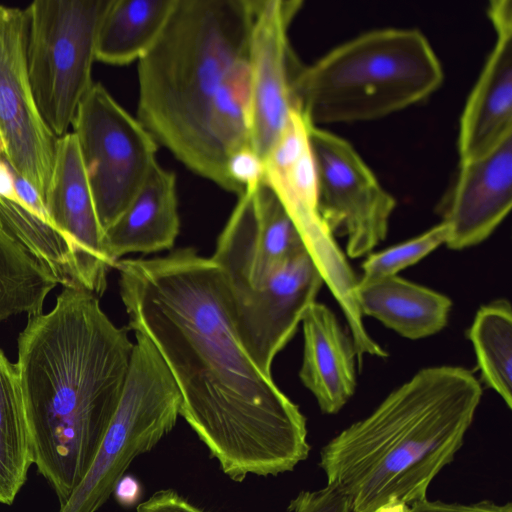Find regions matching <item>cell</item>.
Wrapping results in <instances>:
<instances>
[{
  "label": "cell",
  "mask_w": 512,
  "mask_h": 512,
  "mask_svg": "<svg viewBox=\"0 0 512 512\" xmlns=\"http://www.w3.org/2000/svg\"><path fill=\"white\" fill-rule=\"evenodd\" d=\"M301 323L304 346L299 377L322 413L336 414L356 390L358 358L354 343L333 311L317 301Z\"/></svg>",
  "instance_id": "17"
},
{
  "label": "cell",
  "mask_w": 512,
  "mask_h": 512,
  "mask_svg": "<svg viewBox=\"0 0 512 512\" xmlns=\"http://www.w3.org/2000/svg\"><path fill=\"white\" fill-rule=\"evenodd\" d=\"M488 14L497 40L460 118V161L478 158L512 135L511 1H492Z\"/></svg>",
  "instance_id": "15"
},
{
  "label": "cell",
  "mask_w": 512,
  "mask_h": 512,
  "mask_svg": "<svg viewBox=\"0 0 512 512\" xmlns=\"http://www.w3.org/2000/svg\"><path fill=\"white\" fill-rule=\"evenodd\" d=\"M512 206V135L488 153L460 161L457 177L439 205L449 227L446 246L462 250L486 240Z\"/></svg>",
  "instance_id": "14"
},
{
  "label": "cell",
  "mask_w": 512,
  "mask_h": 512,
  "mask_svg": "<svg viewBox=\"0 0 512 512\" xmlns=\"http://www.w3.org/2000/svg\"><path fill=\"white\" fill-rule=\"evenodd\" d=\"M481 397L480 382L463 367L418 371L322 447L327 483L346 495L352 512H402L425 499L453 461Z\"/></svg>",
  "instance_id": "3"
},
{
  "label": "cell",
  "mask_w": 512,
  "mask_h": 512,
  "mask_svg": "<svg viewBox=\"0 0 512 512\" xmlns=\"http://www.w3.org/2000/svg\"><path fill=\"white\" fill-rule=\"evenodd\" d=\"M179 228L176 175L158 163L126 210L105 230L104 244L116 263L128 253L172 248Z\"/></svg>",
  "instance_id": "18"
},
{
  "label": "cell",
  "mask_w": 512,
  "mask_h": 512,
  "mask_svg": "<svg viewBox=\"0 0 512 512\" xmlns=\"http://www.w3.org/2000/svg\"><path fill=\"white\" fill-rule=\"evenodd\" d=\"M289 512H352L346 495L334 484L301 491L288 505Z\"/></svg>",
  "instance_id": "28"
},
{
  "label": "cell",
  "mask_w": 512,
  "mask_h": 512,
  "mask_svg": "<svg viewBox=\"0 0 512 512\" xmlns=\"http://www.w3.org/2000/svg\"><path fill=\"white\" fill-rule=\"evenodd\" d=\"M468 337L481 379L512 408V310L505 299L479 308Z\"/></svg>",
  "instance_id": "23"
},
{
  "label": "cell",
  "mask_w": 512,
  "mask_h": 512,
  "mask_svg": "<svg viewBox=\"0 0 512 512\" xmlns=\"http://www.w3.org/2000/svg\"><path fill=\"white\" fill-rule=\"evenodd\" d=\"M177 0H111L97 33L96 61L127 65L153 46Z\"/></svg>",
  "instance_id": "20"
},
{
  "label": "cell",
  "mask_w": 512,
  "mask_h": 512,
  "mask_svg": "<svg viewBox=\"0 0 512 512\" xmlns=\"http://www.w3.org/2000/svg\"><path fill=\"white\" fill-rule=\"evenodd\" d=\"M119 504L125 507L137 504L142 493L140 482L130 475H123L113 491Z\"/></svg>",
  "instance_id": "31"
},
{
  "label": "cell",
  "mask_w": 512,
  "mask_h": 512,
  "mask_svg": "<svg viewBox=\"0 0 512 512\" xmlns=\"http://www.w3.org/2000/svg\"><path fill=\"white\" fill-rule=\"evenodd\" d=\"M111 421L81 482L59 512H96L132 461L175 426L181 406L176 383L150 339L140 332Z\"/></svg>",
  "instance_id": "6"
},
{
  "label": "cell",
  "mask_w": 512,
  "mask_h": 512,
  "mask_svg": "<svg viewBox=\"0 0 512 512\" xmlns=\"http://www.w3.org/2000/svg\"><path fill=\"white\" fill-rule=\"evenodd\" d=\"M54 276L0 228V321L26 313H42Z\"/></svg>",
  "instance_id": "24"
},
{
  "label": "cell",
  "mask_w": 512,
  "mask_h": 512,
  "mask_svg": "<svg viewBox=\"0 0 512 512\" xmlns=\"http://www.w3.org/2000/svg\"><path fill=\"white\" fill-rule=\"evenodd\" d=\"M114 268L129 327L160 353L181 396L179 415L225 475L276 476L308 457L306 418L244 348L211 258L181 248Z\"/></svg>",
  "instance_id": "1"
},
{
  "label": "cell",
  "mask_w": 512,
  "mask_h": 512,
  "mask_svg": "<svg viewBox=\"0 0 512 512\" xmlns=\"http://www.w3.org/2000/svg\"><path fill=\"white\" fill-rule=\"evenodd\" d=\"M263 184L274 192L294 222L336 301L350 300L358 278L320 216L311 144L298 157L278 168H266Z\"/></svg>",
  "instance_id": "16"
},
{
  "label": "cell",
  "mask_w": 512,
  "mask_h": 512,
  "mask_svg": "<svg viewBox=\"0 0 512 512\" xmlns=\"http://www.w3.org/2000/svg\"><path fill=\"white\" fill-rule=\"evenodd\" d=\"M32 464L30 434L17 369L0 349V503L11 505Z\"/></svg>",
  "instance_id": "21"
},
{
  "label": "cell",
  "mask_w": 512,
  "mask_h": 512,
  "mask_svg": "<svg viewBox=\"0 0 512 512\" xmlns=\"http://www.w3.org/2000/svg\"><path fill=\"white\" fill-rule=\"evenodd\" d=\"M111 0H36L23 10L25 58L38 111L65 135L89 91L100 22Z\"/></svg>",
  "instance_id": "7"
},
{
  "label": "cell",
  "mask_w": 512,
  "mask_h": 512,
  "mask_svg": "<svg viewBox=\"0 0 512 512\" xmlns=\"http://www.w3.org/2000/svg\"><path fill=\"white\" fill-rule=\"evenodd\" d=\"M137 512H204L172 489H162L137 505Z\"/></svg>",
  "instance_id": "30"
},
{
  "label": "cell",
  "mask_w": 512,
  "mask_h": 512,
  "mask_svg": "<svg viewBox=\"0 0 512 512\" xmlns=\"http://www.w3.org/2000/svg\"><path fill=\"white\" fill-rule=\"evenodd\" d=\"M0 228L41 263L58 284L81 286L71 243L49 221L20 202L0 195Z\"/></svg>",
  "instance_id": "22"
},
{
  "label": "cell",
  "mask_w": 512,
  "mask_h": 512,
  "mask_svg": "<svg viewBox=\"0 0 512 512\" xmlns=\"http://www.w3.org/2000/svg\"><path fill=\"white\" fill-rule=\"evenodd\" d=\"M442 81V66L420 31L383 28L302 64L292 93L296 109L319 127L382 118L424 100Z\"/></svg>",
  "instance_id": "5"
},
{
  "label": "cell",
  "mask_w": 512,
  "mask_h": 512,
  "mask_svg": "<svg viewBox=\"0 0 512 512\" xmlns=\"http://www.w3.org/2000/svg\"><path fill=\"white\" fill-rule=\"evenodd\" d=\"M133 342L98 296L64 287L48 313L29 316L15 363L32 464L60 505L83 479L118 405Z\"/></svg>",
  "instance_id": "2"
},
{
  "label": "cell",
  "mask_w": 512,
  "mask_h": 512,
  "mask_svg": "<svg viewBox=\"0 0 512 512\" xmlns=\"http://www.w3.org/2000/svg\"><path fill=\"white\" fill-rule=\"evenodd\" d=\"M253 0H177L138 60L137 118L189 170L238 195L210 133L212 104L247 57Z\"/></svg>",
  "instance_id": "4"
},
{
  "label": "cell",
  "mask_w": 512,
  "mask_h": 512,
  "mask_svg": "<svg viewBox=\"0 0 512 512\" xmlns=\"http://www.w3.org/2000/svg\"><path fill=\"white\" fill-rule=\"evenodd\" d=\"M298 0H253L247 60L251 79L250 146L263 159L296 109L293 79L302 65L290 45Z\"/></svg>",
  "instance_id": "11"
},
{
  "label": "cell",
  "mask_w": 512,
  "mask_h": 512,
  "mask_svg": "<svg viewBox=\"0 0 512 512\" xmlns=\"http://www.w3.org/2000/svg\"><path fill=\"white\" fill-rule=\"evenodd\" d=\"M402 512H512V504H497L489 500L476 503H447L430 501L427 498L418 501Z\"/></svg>",
  "instance_id": "29"
},
{
  "label": "cell",
  "mask_w": 512,
  "mask_h": 512,
  "mask_svg": "<svg viewBox=\"0 0 512 512\" xmlns=\"http://www.w3.org/2000/svg\"><path fill=\"white\" fill-rule=\"evenodd\" d=\"M355 295L363 317H373L411 340L440 332L452 308L446 295L398 275L358 280Z\"/></svg>",
  "instance_id": "19"
},
{
  "label": "cell",
  "mask_w": 512,
  "mask_h": 512,
  "mask_svg": "<svg viewBox=\"0 0 512 512\" xmlns=\"http://www.w3.org/2000/svg\"><path fill=\"white\" fill-rule=\"evenodd\" d=\"M57 139L43 121L28 78L23 10L0 5V159L43 203Z\"/></svg>",
  "instance_id": "10"
},
{
  "label": "cell",
  "mask_w": 512,
  "mask_h": 512,
  "mask_svg": "<svg viewBox=\"0 0 512 512\" xmlns=\"http://www.w3.org/2000/svg\"><path fill=\"white\" fill-rule=\"evenodd\" d=\"M250 105L251 79L246 57L228 71L212 104L210 133L225 164L234 151L250 145Z\"/></svg>",
  "instance_id": "25"
},
{
  "label": "cell",
  "mask_w": 512,
  "mask_h": 512,
  "mask_svg": "<svg viewBox=\"0 0 512 512\" xmlns=\"http://www.w3.org/2000/svg\"><path fill=\"white\" fill-rule=\"evenodd\" d=\"M72 127L105 232L158 164L159 145L99 82L81 100Z\"/></svg>",
  "instance_id": "8"
},
{
  "label": "cell",
  "mask_w": 512,
  "mask_h": 512,
  "mask_svg": "<svg viewBox=\"0 0 512 512\" xmlns=\"http://www.w3.org/2000/svg\"><path fill=\"white\" fill-rule=\"evenodd\" d=\"M324 284L307 251L272 272L258 286L228 296L238 336L257 367L271 375L277 354L294 336Z\"/></svg>",
  "instance_id": "12"
},
{
  "label": "cell",
  "mask_w": 512,
  "mask_h": 512,
  "mask_svg": "<svg viewBox=\"0 0 512 512\" xmlns=\"http://www.w3.org/2000/svg\"><path fill=\"white\" fill-rule=\"evenodd\" d=\"M309 137L320 216L334 237H346L348 257L367 256L385 240L396 201L345 139L311 124Z\"/></svg>",
  "instance_id": "9"
},
{
  "label": "cell",
  "mask_w": 512,
  "mask_h": 512,
  "mask_svg": "<svg viewBox=\"0 0 512 512\" xmlns=\"http://www.w3.org/2000/svg\"><path fill=\"white\" fill-rule=\"evenodd\" d=\"M264 159L250 145L234 151L227 160L226 172L241 195L246 189L263 182ZM238 195V196H239Z\"/></svg>",
  "instance_id": "27"
},
{
  "label": "cell",
  "mask_w": 512,
  "mask_h": 512,
  "mask_svg": "<svg viewBox=\"0 0 512 512\" xmlns=\"http://www.w3.org/2000/svg\"><path fill=\"white\" fill-rule=\"evenodd\" d=\"M44 206L50 223L71 243L80 285L102 295L116 263L105 248L104 231L73 132L57 139Z\"/></svg>",
  "instance_id": "13"
},
{
  "label": "cell",
  "mask_w": 512,
  "mask_h": 512,
  "mask_svg": "<svg viewBox=\"0 0 512 512\" xmlns=\"http://www.w3.org/2000/svg\"><path fill=\"white\" fill-rule=\"evenodd\" d=\"M449 227L444 222L409 240L367 255L362 263L359 281H371L397 275L429 255L439 246L447 243Z\"/></svg>",
  "instance_id": "26"
}]
</instances>
